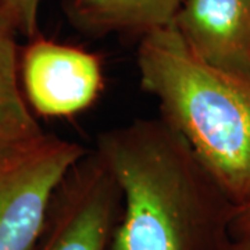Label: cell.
<instances>
[{
	"label": "cell",
	"mask_w": 250,
	"mask_h": 250,
	"mask_svg": "<svg viewBox=\"0 0 250 250\" xmlns=\"http://www.w3.org/2000/svg\"><path fill=\"white\" fill-rule=\"evenodd\" d=\"M95 150L121 192L110 250H224L235 205L163 118L98 135Z\"/></svg>",
	"instance_id": "1"
},
{
	"label": "cell",
	"mask_w": 250,
	"mask_h": 250,
	"mask_svg": "<svg viewBox=\"0 0 250 250\" xmlns=\"http://www.w3.org/2000/svg\"><path fill=\"white\" fill-rule=\"evenodd\" d=\"M139 83L235 207L250 200V78L199 60L174 25L139 39Z\"/></svg>",
	"instance_id": "2"
},
{
	"label": "cell",
	"mask_w": 250,
	"mask_h": 250,
	"mask_svg": "<svg viewBox=\"0 0 250 250\" xmlns=\"http://www.w3.org/2000/svg\"><path fill=\"white\" fill-rule=\"evenodd\" d=\"M88 152L80 143L46 135L0 168V250H34L67 172Z\"/></svg>",
	"instance_id": "3"
},
{
	"label": "cell",
	"mask_w": 250,
	"mask_h": 250,
	"mask_svg": "<svg viewBox=\"0 0 250 250\" xmlns=\"http://www.w3.org/2000/svg\"><path fill=\"white\" fill-rule=\"evenodd\" d=\"M121 192L99 153L88 150L54 193L34 250H110Z\"/></svg>",
	"instance_id": "4"
},
{
	"label": "cell",
	"mask_w": 250,
	"mask_h": 250,
	"mask_svg": "<svg viewBox=\"0 0 250 250\" xmlns=\"http://www.w3.org/2000/svg\"><path fill=\"white\" fill-rule=\"evenodd\" d=\"M20 81L36 116L71 117L98 100L103 68L95 53L36 35L21 47Z\"/></svg>",
	"instance_id": "5"
},
{
	"label": "cell",
	"mask_w": 250,
	"mask_h": 250,
	"mask_svg": "<svg viewBox=\"0 0 250 250\" xmlns=\"http://www.w3.org/2000/svg\"><path fill=\"white\" fill-rule=\"evenodd\" d=\"M172 25L199 60L250 78V0H182Z\"/></svg>",
	"instance_id": "6"
},
{
	"label": "cell",
	"mask_w": 250,
	"mask_h": 250,
	"mask_svg": "<svg viewBox=\"0 0 250 250\" xmlns=\"http://www.w3.org/2000/svg\"><path fill=\"white\" fill-rule=\"evenodd\" d=\"M17 35L0 13V168L32 150L47 135L21 88Z\"/></svg>",
	"instance_id": "7"
},
{
	"label": "cell",
	"mask_w": 250,
	"mask_h": 250,
	"mask_svg": "<svg viewBox=\"0 0 250 250\" xmlns=\"http://www.w3.org/2000/svg\"><path fill=\"white\" fill-rule=\"evenodd\" d=\"M182 0H62L68 22L83 35L139 36L171 25Z\"/></svg>",
	"instance_id": "8"
},
{
	"label": "cell",
	"mask_w": 250,
	"mask_h": 250,
	"mask_svg": "<svg viewBox=\"0 0 250 250\" xmlns=\"http://www.w3.org/2000/svg\"><path fill=\"white\" fill-rule=\"evenodd\" d=\"M42 0H0V13L9 20L20 35L35 38L39 27Z\"/></svg>",
	"instance_id": "9"
},
{
	"label": "cell",
	"mask_w": 250,
	"mask_h": 250,
	"mask_svg": "<svg viewBox=\"0 0 250 250\" xmlns=\"http://www.w3.org/2000/svg\"><path fill=\"white\" fill-rule=\"evenodd\" d=\"M229 231L232 239L250 238V200L233 208Z\"/></svg>",
	"instance_id": "10"
},
{
	"label": "cell",
	"mask_w": 250,
	"mask_h": 250,
	"mask_svg": "<svg viewBox=\"0 0 250 250\" xmlns=\"http://www.w3.org/2000/svg\"><path fill=\"white\" fill-rule=\"evenodd\" d=\"M224 250H250V238L232 239L231 243Z\"/></svg>",
	"instance_id": "11"
}]
</instances>
